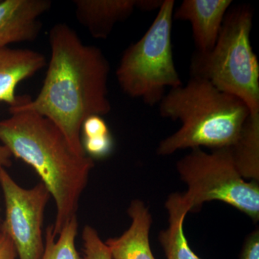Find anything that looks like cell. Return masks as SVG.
<instances>
[{
  "instance_id": "obj_1",
  "label": "cell",
  "mask_w": 259,
  "mask_h": 259,
  "mask_svg": "<svg viewBox=\"0 0 259 259\" xmlns=\"http://www.w3.org/2000/svg\"><path fill=\"white\" fill-rule=\"evenodd\" d=\"M51 58L40 93L35 99L19 96L10 111L26 110L47 117L66 136L73 150L87 155L81 141L83 121L107 115L108 61L99 48L85 45L66 23H58L49 33Z\"/></svg>"
},
{
  "instance_id": "obj_2",
  "label": "cell",
  "mask_w": 259,
  "mask_h": 259,
  "mask_svg": "<svg viewBox=\"0 0 259 259\" xmlns=\"http://www.w3.org/2000/svg\"><path fill=\"white\" fill-rule=\"evenodd\" d=\"M0 121V142L12 156L33 168L56 202L53 226L57 237L76 217L80 197L95 166L93 158L77 154L52 122L36 112L10 111Z\"/></svg>"
},
{
  "instance_id": "obj_3",
  "label": "cell",
  "mask_w": 259,
  "mask_h": 259,
  "mask_svg": "<svg viewBox=\"0 0 259 259\" xmlns=\"http://www.w3.org/2000/svg\"><path fill=\"white\" fill-rule=\"evenodd\" d=\"M159 111L164 118L182 123L176 133L158 145L159 156L202 146L212 150L231 147L250 116L240 99L197 77L170 90L160 102Z\"/></svg>"
},
{
  "instance_id": "obj_4",
  "label": "cell",
  "mask_w": 259,
  "mask_h": 259,
  "mask_svg": "<svg viewBox=\"0 0 259 259\" xmlns=\"http://www.w3.org/2000/svg\"><path fill=\"white\" fill-rule=\"evenodd\" d=\"M252 23L248 5L228 10L214 48L194 54L190 72L192 77L206 80L240 99L250 116L259 117V64L250 44Z\"/></svg>"
},
{
  "instance_id": "obj_5",
  "label": "cell",
  "mask_w": 259,
  "mask_h": 259,
  "mask_svg": "<svg viewBox=\"0 0 259 259\" xmlns=\"http://www.w3.org/2000/svg\"><path fill=\"white\" fill-rule=\"evenodd\" d=\"M175 6L174 0H163L151 26L126 49L116 70L123 93L151 106L160 103L167 88L183 84L172 51Z\"/></svg>"
},
{
  "instance_id": "obj_6",
  "label": "cell",
  "mask_w": 259,
  "mask_h": 259,
  "mask_svg": "<svg viewBox=\"0 0 259 259\" xmlns=\"http://www.w3.org/2000/svg\"><path fill=\"white\" fill-rule=\"evenodd\" d=\"M181 180L188 190L182 194L190 211L204 202L218 200L236 207L253 221L259 220L258 182H247L237 169L231 148L206 153L193 148L177 163Z\"/></svg>"
},
{
  "instance_id": "obj_7",
  "label": "cell",
  "mask_w": 259,
  "mask_h": 259,
  "mask_svg": "<svg viewBox=\"0 0 259 259\" xmlns=\"http://www.w3.org/2000/svg\"><path fill=\"white\" fill-rule=\"evenodd\" d=\"M0 187L5 204L3 231L14 244L18 259H41L44 212L50 192L41 182L32 188H23L6 168L0 170Z\"/></svg>"
},
{
  "instance_id": "obj_8",
  "label": "cell",
  "mask_w": 259,
  "mask_h": 259,
  "mask_svg": "<svg viewBox=\"0 0 259 259\" xmlns=\"http://www.w3.org/2000/svg\"><path fill=\"white\" fill-rule=\"evenodd\" d=\"M51 5L49 0L0 1V48L35 40L42 27L40 18Z\"/></svg>"
},
{
  "instance_id": "obj_9",
  "label": "cell",
  "mask_w": 259,
  "mask_h": 259,
  "mask_svg": "<svg viewBox=\"0 0 259 259\" xmlns=\"http://www.w3.org/2000/svg\"><path fill=\"white\" fill-rule=\"evenodd\" d=\"M231 5V0H185L173 18L190 23L197 52L205 54L215 45Z\"/></svg>"
},
{
  "instance_id": "obj_10",
  "label": "cell",
  "mask_w": 259,
  "mask_h": 259,
  "mask_svg": "<svg viewBox=\"0 0 259 259\" xmlns=\"http://www.w3.org/2000/svg\"><path fill=\"white\" fill-rule=\"evenodd\" d=\"M78 22L95 39H106L117 23L129 18L139 0H74Z\"/></svg>"
},
{
  "instance_id": "obj_11",
  "label": "cell",
  "mask_w": 259,
  "mask_h": 259,
  "mask_svg": "<svg viewBox=\"0 0 259 259\" xmlns=\"http://www.w3.org/2000/svg\"><path fill=\"white\" fill-rule=\"evenodd\" d=\"M132 223L120 237L109 238L105 244L112 259H156L151 251L149 231L152 217L144 202L134 199L127 209Z\"/></svg>"
},
{
  "instance_id": "obj_12",
  "label": "cell",
  "mask_w": 259,
  "mask_h": 259,
  "mask_svg": "<svg viewBox=\"0 0 259 259\" xmlns=\"http://www.w3.org/2000/svg\"><path fill=\"white\" fill-rule=\"evenodd\" d=\"M47 65L45 56L27 49L0 48V102L14 106L17 86Z\"/></svg>"
},
{
  "instance_id": "obj_13",
  "label": "cell",
  "mask_w": 259,
  "mask_h": 259,
  "mask_svg": "<svg viewBox=\"0 0 259 259\" xmlns=\"http://www.w3.org/2000/svg\"><path fill=\"white\" fill-rule=\"evenodd\" d=\"M165 207L168 213V227L160 233L159 241L167 259H202L191 249L184 233V221L190 212L182 194L168 196Z\"/></svg>"
},
{
  "instance_id": "obj_14",
  "label": "cell",
  "mask_w": 259,
  "mask_h": 259,
  "mask_svg": "<svg viewBox=\"0 0 259 259\" xmlns=\"http://www.w3.org/2000/svg\"><path fill=\"white\" fill-rule=\"evenodd\" d=\"M230 148L241 177L258 182L259 117H248L238 141Z\"/></svg>"
},
{
  "instance_id": "obj_15",
  "label": "cell",
  "mask_w": 259,
  "mask_h": 259,
  "mask_svg": "<svg viewBox=\"0 0 259 259\" xmlns=\"http://www.w3.org/2000/svg\"><path fill=\"white\" fill-rule=\"evenodd\" d=\"M77 218H72L61 230L59 238L53 233V226L46 230L45 247L41 259H83L80 256L75 245L77 236Z\"/></svg>"
},
{
  "instance_id": "obj_16",
  "label": "cell",
  "mask_w": 259,
  "mask_h": 259,
  "mask_svg": "<svg viewBox=\"0 0 259 259\" xmlns=\"http://www.w3.org/2000/svg\"><path fill=\"white\" fill-rule=\"evenodd\" d=\"M82 240L83 259H112L108 247L93 227H84Z\"/></svg>"
},
{
  "instance_id": "obj_17",
  "label": "cell",
  "mask_w": 259,
  "mask_h": 259,
  "mask_svg": "<svg viewBox=\"0 0 259 259\" xmlns=\"http://www.w3.org/2000/svg\"><path fill=\"white\" fill-rule=\"evenodd\" d=\"M81 141L85 153L93 159L107 157L113 148V140L110 133L82 138Z\"/></svg>"
},
{
  "instance_id": "obj_18",
  "label": "cell",
  "mask_w": 259,
  "mask_h": 259,
  "mask_svg": "<svg viewBox=\"0 0 259 259\" xmlns=\"http://www.w3.org/2000/svg\"><path fill=\"white\" fill-rule=\"evenodd\" d=\"M107 134H110V131L102 116H90L83 121L81 125V139Z\"/></svg>"
},
{
  "instance_id": "obj_19",
  "label": "cell",
  "mask_w": 259,
  "mask_h": 259,
  "mask_svg": "<svg viewBox=\"0 0 259 259\" xmlns=\"http://www.w3.org/2000/svg\"><path fill=\"white\" fill-rule=\"evenodd\" d=\"M238 259H259L258 229H255L246 237Z\"/></svg>"
},
{
  "instance_id": "obj_20",
  "label": "cell",
  "mask_w": 259,
  "mask_h": 259,
  "mask_svg": "<svg viewBox=\"0 0 259 259\" xmlns=\"http://www.w3.org/2000/svg\"><path fill=\"white\" fill-rule=\"evenodd\" d=\"M0 259H18L14 244L3 231L0 236Z\"/></svg>"
},
{
  "instance_id": "obj_21",
  "label": "cell",
  "mask_w": 259,
  "mask_h": 259,
  "mask_svg": "<svg viewBox=\"0 0 259 259\" xmlns=\"http://www.w3.org/2000/svg\"><path fill=\"white\" fill-rule=\"evenodd\" d=\"M13 157L9 150L0 144V170L11 166V158Z\"/></svg>"
},
{
  "instance_id": "obj_22",
  "label": "cell",
  "mask_w": 259,
  "mask_h": 259,
  "mask_svg": "<svg viewBox=\"0 0 259 259\" xmlns=\"http://www.w3.org/2000/svg\"><path fill=\"white\" fill-rule=\"evenodd\" d=\"M3 220L2 219L1 207H0V236H1L2 233H3Z\"/></svg>"
}]
</instances>
